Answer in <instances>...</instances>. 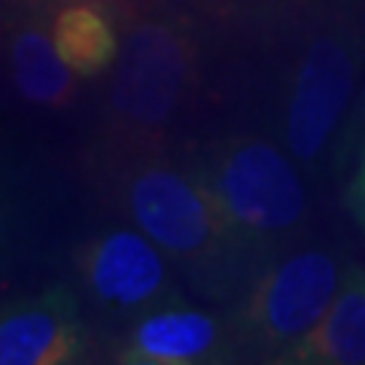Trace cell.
Wrapping results in <instances>:
<instances>
[{"instance_id": "1", "label": "cell", "mask_w": 365, "mask_h": 365, "mask_svg": "<svg viewBox=\"0 0 365 365\" xmlns=\"http://www.w3.org/2000/svg\"><path fill=\"white\" fill-rule=\"evenodd\" d=\"M241 250L280 244L307 216V192L292 158L265 137H228L195 162Z\"/></svg>"}, {"instance_id": "2", "label": "cell", "mask_w": 365, "mask_h": 365, "mask_svg": "<svg viewBox=\"0 0 365 365\" xmlns=\"http://www.w3.org/2000/svg\"><path fill=\"white\" fill-rule=\"evenodd\" d=\"M122 201L134 225L177 262L210 268L241 250L195 168L137 165L122 182Z\"/></svg>"}, {"instance_id": "3", "label": "cell", "mask_w": 365, "mask_h": 365, "mask_svg": "<svg viewBox=\"0 0 365 365\" xmlns=\"http://www.w3.org/2000/svg\"><path fill=\"white\" fill-rule=\"evenodd\" d=\"M344 271L326 247L295 250L256 280L237 317L241 344L283 362L332 304Z\"/></svg>"}, {"instance_id": "4", "label": "cell", "mask_w": 365, "mask_h": 365, "mask_svg": "<svg viewBox=\"0 0 365 365\" xmlns=\"http://www.w3.org/2000/svg\"><path fill=\"white\" fill-rule=\"evenodd\" d=\"M195 73V40L180 19L140 21L128 31L110 88V110L125 128L158 131L174 116Z\"/></svg>"}, {"instance_id": "5", "label": "cell", "mask_w": 365, "mask_h": 365, "mask_svg": "<svg viewBox=\"0 0 365 365\" xmlns=\"http://www.w3.org/2000/svg\"><path fill=\"white\" fill-rule=\"evenodd\" d=\"M359 55L344 34L326 31L304 46L283 107V137L289 155L302 165H317L347 116L356 88Z\"/></svg>"}, {"instance_id": "6", "label": "cell", "mask_w": 365, "mask_h": 365, "mask_svg": "<svg viewBox=\"0 0 365 365\" xmlns=\"http://www.w3.org/2000/svg\"><path fill=\"white\" fill-rule=\"evenodd\" d=\"M76 268L88 299L113 317H140L174 295L165 250L140 228H104L79 250Z\"/></svg>"}, {"instance_id": "7", "label": "cell", "mask_w": 365, "mask_h": 365, "mask_svg": "<svg viewBox=\"0 0 365 365\" xmlns=\"http://www.w3.org/2000/svg\"><path fill=\"white\" fill-rule=\"evenodd\" d=\"M86 323L71 287L0 307V365H67L86 359Z\"/></svg>"}, {"instance_id": "8", "label": "cell", "mask_w": 365, "mask_h": 365, "mask_svg": "<svg viewBox=\"0 0 365 365\" xmlns=\"http://www.w3.org/2000/svg\"><path fill=\"white\" fill-rule=\"evenodd\" d=\"M235 353L232 332L220 317L182 304H158L125 332L116 362L125 365H198Z\"/></svg>"}, {"instance_id": "9", "label": "cell", "mask_w": 365, "mask_h": 365, "mask_svg": "<svg viewBox=\"0 0 365 365\" xmlns=\"http://www.w3.org/2000/svg\"><path fill=\"white\" fill-rule=\"evenodd\" d=\"M283 362L365 365V268L347 265L332 304Z\"/></svg>"}, {"instance_id": "10", "label": "cell", "mask_w": 365, "mask_h": 365, "mask_svg": "<svg viewBox=\"0 0 365 365\" xmlns=\"http://www.w3.org/2000/svg\"><path fill=\"white\" fill-rule=\"evenodd\" d=\"M9 71L19 91L31 104L40 107H64L73 95L76 73L64 64L55 49L49 13H31L9 34Z\"/></svg>"}, {"instance_id": "11", "label": "cell", "mask_w": 365, "mask_h": 365, "mask_svg": "<svg viewBox=\"0 0 365 365\" xmlns=\"http://www.w3.org/2000/svg\"><path fill=\"white\" fill-rule=\"evenodd\" d=\"M49 31L64 64L79 76H98L119 58L116 21L101 0H64L49 13Z\"/></svg>"}, {"instance_id": "12", "label": "cell", "mask_w": 365, "mask_h": 365, "mask_svg": "<svg viewBox=\"0 0 365 365\" xmlns=\"http://www.w3.org/2000/svg\"><path fill=\"white\" fill-rule=\"evenodd\" d=\"M347 207H350V216L356 220V225L365 232V150H362L356 174H353L350 186H347Z\"/></svg>"}, {"instance_id": "13", "label": "cell", "mask_w": 365, "mask_h": 365, "mask_svg": "<svg viewBox=\"0 0 365 365\" xmlns=\"http://www.w3.org/2000/svg\"><path fill=\"white\" fill-rule=\"evenodd\" d=\"M6 232H9V198H6L4 180H0V250L6 244Z\"/></svg>"}, {"instance_id": "14", "label": "cell", "mask_w": 365, "mask_h": 365, "mask_svg": "<svg viewBox=\"0 0 365 365\" xmlns=\"http://www.w3.org/2000/svg\"><path fill=\"white\" fill-rule=\"evenodd\" d=\"M359 116H365V86H362V95H359Z\"/></svg>"}, {"instance_id": "15", "label": "cell", "mask_w": 365, "mask_h": 365, "mask_svg": "<svg viewBox=\"0 0 365 365\" xmlns=\"http://www.w3.org/2000/svg\"><path fill=\"white\" fill-rule=\"evenodd\" d=\"M0 40H4V6H0Z\"/></svg>"}]
</instances>
